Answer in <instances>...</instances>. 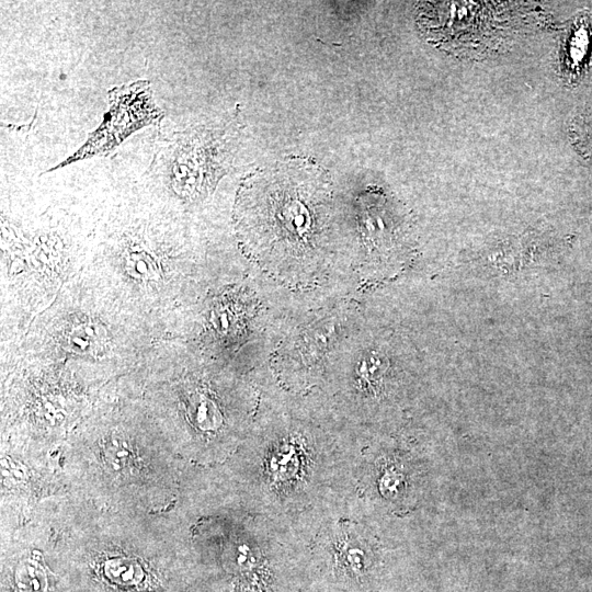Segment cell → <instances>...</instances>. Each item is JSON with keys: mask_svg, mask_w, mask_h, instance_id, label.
Returning a JSON list of instances; mask_svg holds the SVG:
<instances>
[{"mask_svg": "<svg viewBox=\"0 0 592 592\" xmlns=\"http://www.w3.org/2000/svg\"><path fill=\"white\" fill-rule=\"evenodd\" d=\"M362 447L299 425L269 432L247 453L250 508L309 545L344 515Z\"/></svg>", "mask_w": 592, "mask_h": 592, "instance_id": "1", "label": "cell"}, {"mask_svg": "<svg viewBox=\"0 0 592 592\" xmlns=\"http://www.w3.org/2000/svg\"><path fill=\"white\" fill-rule=\"evenodd\" d=\"M331 182L318 164L292 158L250 174L236 203L243 248L286 278L311 275L328 247Z\"/></svg>", "mask_w": 592, "mask_h": 592, "instance_id": "2", "label": "cell"}, {"mask_svg": "<svg viewBox=\"0 0 592 592\" xmlns=\"http://www.w3.org/2000/svg\"><path fill=\"white\" fill-rule=\"evenodd\" d=\"M365 517L342 515L309 544L306 580L335 592H367L380 566L378 538Z\"/></svg>", "mask_w": 592, "mask_h": 592, "instance_id": "3", "label": "cell"}, {"mask_svg": "<svg viewBox=\"0 0 592 592\" xmlns=\"http://www.w3.org/2000/svg\"><path fill=\"white\" fill-rule=\"evenodd\" d=\"M232 137L227 128L197 126L173 134L156 155L151 171L181 198L208 194L226 171Z\"/></svg>", "mask_w": 592, "mask_h": 592, "instance_id": "4", "label": "cell"}, {"mask_svg": "<svg viewBox=\"0 0 592 592\" xmlns=\"http://www.w3.org/2000/svg\"><path fill=\"white\" fill-rule=\"evenodd\" d=\"M109 95L111 109L104 123L65 163L105 153L134 130L159 122L163 115L152 100L147 81L117 87Z\"/></svg>", "mask_w": 592, "mask_h": 592, "instance_id": "5", "label": "cell"}, {"mask_svg": "<svg viewBox=\"0 0 592 592\" xmlns=\"http://www.w3.org/2000/svg\"><path fill=\"white\" fill-rule=\"evenodd\" d=\"M592 39V19L580 12L562 36L559 50V69L568 83L577 82L588 66Z\"/></svg>", "mask_w": 592, "mask_h": 592, "instance_id": "6", "label": "cell"}, {"mask_svg": "<svg viewBox=\"0 0 592 592\" xmlns=\"http://www.w3.org/2000/svg\"><path fill=\"white\" fill-rule=\"evenodd\" d=\"M104 328L95 322L87 321L73 326L68 335L70 349L78 354H95L105 343Z\"/></svg>", "mask_w": 592, "mask_h": 592, "instance_id": "7", "label": "cell"}, {"mask_svg": "<svg viewBox=\"0 0 592 592\" xmlns=\"http://www.w3.org/2000/svg\"><path fill=\"white\" fill-rule=\"evenodd\" d=\"M124 267L129 276L138 280H150L157 274V263L151 253L136 244L124 254Z\"/></svg>", "mask_w": 592, "mask_h": 592, "instance_id": "8", "label": "cell"}, {"mask_svg": "<svg viewBox=\"0 0 592 592\" xmlns=\"http://www.w3.org/2000/svg\"><path fill=\"white\" fill-rule=\"evenodd\" d=\"M570 134L577 151L592 163V105L574 117Z\"/></svg>", "mask_w": 592, "mask_h": 592, "instance_id": "9", "label": "cell"}, {"mask_svg": "<svg viewBox=\"0 0 592 592\" xmlns=\"http://www.w3.org/2000/svg\"><path fill=\"white\" fill-rule=\"evenodd\" d=\"M193 421L202 430L215 431L221 424V415L216 403L206 396L197 395L191 405Z\"/></svg>", "mask_w": 592, "mask_h": 592, "instance_id": "10", "label": "cell"}]
</instances>
